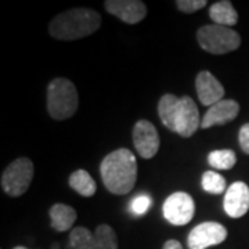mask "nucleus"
Wrapping results in <instances>:
<instances>
[{
	"mask_svg": "<svg viewBox=\"0 0 249 249\" xmlns=\"http://www.w3.org/2000/svg\"><path fill=\"white\" fill-rule=\"evenodd\" d=\"M103 183L111 194L124 196L133 190L137 180V160L127 148H118L100 165Z\"/></svg>",
	"mask_w": 249,
	"mask_h": 249,
	"instance_id": "1",
	"label": "nucleus"
},
{
	"mask_svg": "<svg viewBox=\"0 0 249 249\" xmlns=\"http://www.w3.org/2000/svg\"><path fill=\"white\" fill-rule=\"evenodd\" d=\"M101 25L100 13L91 9H71L55 16L49 34L57 40H78L91 35Z\"/></svg>",
	"mask_w": 249,
	"mask_h": 249,
	"instance_id": "2",
	"label": "nucleus"
},
{
	"mask_svg": "<svg viewBox=\"0 0 249 249\" xmlns=\"http://www.w3.org/2000/svg\"><path fill=\"white\" fill-rule=\"evenodd\" d=\"M79 107L76 86L70 79L55 78L47 86V112L54 121H65L75 115Z\"/></svg>",
	"mask_w": 249,
	"mask_h": 249,
	"instance_id": "3",
	"label": "nucleus"
},
{
	"mask_svg": "<svg viewBox=\"0 0 249 249\" xmlns=\"http://www.w3.org/2000/svg\"><path fill=\"white\" fill-rule=\"evenodd\" d=\"M196 40L202 50L214 55L231 53L241 46V36L234 29L216 24L199 28Z\"/></svg>",
	"mask_w": 249,
	"mask_h": 249,
	"instance_id": "4",
	"label": "nucleus"
},
{
	"mask_svg": "<svg viewBox=\"0 0 249 249\" xmlns=\"http://www.w3.org/2000/svg\"><path fill=\"white\" fill-rule=\"evenodd\" d=\"M34 163L29 158H17L1 175V188L10 196H21L28 191L34 178Z\"/></svg>",
	"mask_w": 249,
	"mask_h": 249,
	"instance_id": "5",
	"label": "nucleus"
},
{
	"mask_svg": "<svg viewBox=\"0 0 249 249\" xmlns=\"http://www.w3.org/2000/svg\"><path fill=\"white\" fill-rule=\"evenodd\" d=\"M163 216L173 226H186L196 213V202L190 194L178 191L166 198L163 204Z\"/></svg>",
	"mask_w": 249,
	"mask_h": 249,
	"instance_id": "6",
	"label": "nucleus"
},
{
	"mask_svg": "<svg viewBox=\"0 0 249 249\" xmlns=\"http://www.w3.org/2000/svg\"><path fill=\"white\" fill-rule=\"evenodd\" d=\"M227 229L216 222H205L196 226L187 238L190 249H208L209 247L219 245L227 238Z\"/></svg>",
	"mask_w": 249,
	"mask_h": 249,
	"instance_id": "7",
	"label": "nucleus"
},
{
	"mask_svg": "<svg viewBox=\"0 0 249 249\" xmlns=\"http://www.w3.org/2000/svg\"><path fill=\"white\" fill-rule=\"evenodd\" d=\"M133 144L142 158H154L160 150V134L157 127L145 119L136 122L133 127Z\"/></svg>",
	"mask_w": 249,
	"mask_h": 249,
	"instance_id": "8",
	"label": "nucleus"
},
{
	"mask_svg": "<svg viewBox=\"0 0 249 249\" xmlns=\"http://www.w3.org/2000/svg\"><path fill=\"white\" fill-rule=\"evenodd\" d=\"M201 118L198 112V107L194 100L188 96L180 97L176 112V122H175V133L188 139L201 127Z\"/></svg>",
	"mask_w": 249,
	"mask_h": 249,
	"instance_id": "9",
	"label": "nucleus"
},
{
	"mask_svg": "<svg viewBox=\"0 0 249 249\" xmlns=\"http://www.w3.org/2000/svg\"><path fill=\"white\" fill-rule=\"evenodd\" d=\"M109 14L126 24H139L147 16V6L142 0H107L104 3Z\"/></svg>",
	"mask_w": 249,
	"mask_h": 249,
	"instance_id": "10",
	"label": "nucleus"
},
{
	"mask_svg": "<svg viewBox=\"0 0 249 249\" xmlns=\"http://www.w3.org/2000/svg\"><path fill=\"white\" fill-rule=\"evenodd\" d=\"M224 212L232 219H240L249 211V187L244 181H235L224 194Z\"/></svg>",
	"mask_w": 249,
	"mask_h": 249,
	"instance_id": "11",
	"label": "nucleus"
},
{
	"mask_svg": "<svg viewBox=\"0 0 249 249\" xmlns=\"http://www.w3.org/2000/svg\"><path fill=\"white\" fill-rule=\"evenodd\" d=\"M240 114V104L235 100H222L214 106L209 107L201 121L202 129H209L213 126H222L234 121Z\"/></svg>",
	"mask_w": 249,
	"mask_h": 249,
	"instance_id": "12",
	"label": "nucleus"
},
{
	"mask_svg": "<svg viewBox=\"0 0 249 249\" xmlns=\"http://www.w3.org/2000/svg\"><path fill=\"white\" fill-rule=\"evenodd\" d=\"M196 88L202 106L212 107L224 100V88L209 71H201L196 75Z\"/></svg>",
	"mask_w": 249,
	"mask_h": 249,
	"instance_id": "13",
	"label": "nucleus"
},
{
	"mask_svg": "<svg viewBox=\"0 0 249 249\" xmlns=\"http://www.w3.org/2000/svg\"><path fill=\"white\" fill-rule=\"evenodd\" d=\"M52 227L55 231H68L71 230L73 223L76 222V211L65 204H55L50 208Z\"/></svg>",
	"mask_w": 249,
	"mask_h": 249,
	"instance_id": "14",
	"label": "nucleus"
},
{
	"mask_svg": "<svg viewBox=\"0 0 249 249\" xmlns=\"http://www.w3.org/2000/svg\"><path fill=\"white\" fill-rule=\"evenodd\" d=\"M209 17L216 25L232 27L238 22V13L232 7L230 0L216 1L209 9Z\"/></svg>",
	"mask_w": 249,
	"mask_h": 249,
	"instance_id": "15",
	"label": "nucleus"
},
{
	"mask_svg": "<svg viewBox=\"0 0 249 249\" xmlns=\"http://www.w3.org/2000/svg\"><path fill=\"white\" fill-rule=\"evenodd\" d=\"M180 97H176L175 94H165L162 96L158 103V114H160L162 124L169 130L175 132V122H176V112Z\"/></svg>",
	"mask_w": 249,
	"mask_h": 249,
	"instance_id": "16",
	"label": "nucleus"
},
{
	"mask_svg": "<svg viewBox=\"0 0 249 249\" xmlns=\"http://www.w3.org/2000/svg\"><path fill=\"white\" fill-rule=\"evenodd\" d=\"M70 187L82 196H93L97 191V184L88 170H75L70 176Z\"/></svg>",
	"mask_w": 249,
	"mask_h": 249,
	"instance_id": "17",
	"label": "nucleus"
},
{
	"mask_svg": "<svg viewBox=\"0 0 249 249\" xmlns=\"http://www.w3.org/2000/svg\"><path fill=\"white\" fill-rule=\"evenodd\" d=\"M237 162V155L232 150H214L208 155V163L216 170H230Z\"/></svg>",
	"mask_w": 249,
	"mask_h": 249,
	"instance_id": "18",
	"label": "nucleus"
},
{
	"mask_svg": "<svg viewBox=\"0 0 249 249\" xmlns=\"http://www.w3.org/2000/svg\"><path fill=\"white\" fill-rule=\"evenodd\" d=\"M94 241V249H118L116 234L108 224H100L96 229Z\"/></svg>",
	"mask_w": 249,
	"mask_h": 249,
	"instance_id": "19",
	"label": "nucleus"
},
{
	"mask_svg": "<svg viewBox=\"0 0 249 249\" xmlns=\"http://www.w3.org/2000/svg\"><path fill=\"white\" fill-rule=\"evenodd\" d=\"M94 235L89 229L80 226L72 229L70 234V247L72 249H94Z\"/></svg>",
	"mask_w": 249,
	"mask_h": 249,
	"instance_id": "20",
	"label": "nucleus"
},
{
	"mask_svg": "<svg viewBox=\"0 0 249 249\" xmlns=\"http://www.w3.org/2000/svg\"><path fill=\"white\" fill-rule=\"evenodd\" d=\"M202 188L208 194L219 196L226 193V178L214 170H206L202 175Z\"/></svg>",
	"mask_w": 249,
	"mask_h": 249,
	"instance_id": "21",
	"label": "nucleus"
},
{
	"mask_svg": "<svg viewBox=\"0 0 249 249\" xmlns=\"http://www.w3.org/2000/svg\"><path fill=\"white\" fill-rule=\"evenodd\" d=\"M151 198L148 196H145V194H142V196H134L133 199H132V202H130V211H132V213L134 214H144L150 208H151Z\"/></svg>",
	"mask_w": 249,
	"mask_h": 249,
	"instance_id": "22",
	"label": "nucleus"
},
{
	"mask_svg": "<svg viewBox=\"0 0 249 249\" xmlns=\"http://www.w3.org/2000/svg\"><path fill=\"white\" fill-rule=\"evenodd\" d=\"M206 4H208L206 0H178L176 1L178 9L186 14H193L198 10L204 9Z\"/></svg>",
	"mask_w": 249,
	"mask_h": 249,
	"instance_id": "23",
	"label": "nucleus"
},
{
	"mask_svg": "<svg viewBox=\"0 0 249 249\" xmlns=\"http://www.w3.org/2000/svg\"><path fill=\"white\" fill-rule=\"evenodd\" d=\"M238 142L242 151L249 155V124L241 126L240 133H238Z\"/></svg>",
	"mask_w": 249,
	"mask_h": 249,
	"instance_id": "24",
	"label": "nucleus"
},
{
	"mask_svg": "<svg viewBox=\"0 0 249 249\" xmlns=\"http://www.w3.org/2000/svg\"><path fill=\"white\" fill-rule=\"evenodd\" d=\"M162 249H183V245L178 240H168L163 244Z\"/></svg>",
	"mask_w": 249,
	"mask_h": 249,
	"instance_id": "25",
	"label": "nucleus"
},
{
	"mask_svg": "<svg viewBox=\"0 0 249 249\" xmlns=\"http://www.w3.org/2000/svg\"><path fill=\"white\" fill-rule=\"evenodd\" d=\"M13 249H27L25 247H16V248H13Z\"/></svg>",
	"mask_w": 249,
	"mask_h": 249,
	"instance_id": "26",
	"label": "nucleus"
}]
</instances>
